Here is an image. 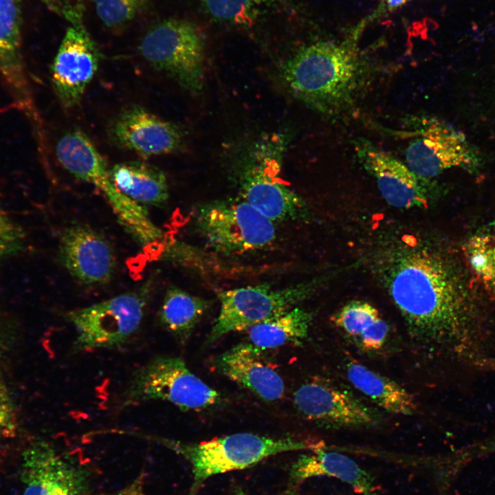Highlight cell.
<instances>
[{
	"mask_svg": "<svg viewBox=\"0 0 495 495\" xmlns=\"http://www.w3.org/2000/svg\"><path fill=\"white\" fill-rule=\"evenodd\" d=\"M298 485L292 484L280 495H296ZM233 495H248L241 489H236Z\"/></svg>",
	"mask_w": 495,
	"mask_h": 495,
	"instance_id": "cell-32",
	"label": "cell"
},
{
	"mask_svg": "<svg viewBox=\"0 0 495 495\" xmlns=\"http://www.w3.org/2000/svg\"><path fill=\"white\" fill-rule=\"evenodd\" d=\"M149 285L100 302L67 312L77 336L75 351L111 349L125 344L142 322L149 297Z\"/></svg>",
	"mask_w": 495,
	"mask_h": 495,
	"instance_id": "cell-8",
	"label": "cell"
},
{
	"mask_svg": "<svg viewBox=\"0 0 495 495\" xmlns=\"http://www.w3.org/2000/svg\"><path fill=\"white\" fill-rule=\"evenodd\" d=\"M346 373L356 389L386 411L411 415L416 410L413 396L390 378L353 360L346 364Z\"/></svg>",
	"mask_w": 495,
	"mask_h": 495,
	"instance_id": "cell-22",
	"label": "cell"
},
{
	"mask_svg": "<svg viewBox=\"0 0 495 495\" xmlns=\"http://www.w3.org/2000/svg\"><path fill=\"white\" fill-rule=\"evenodd\" d=\"M280 142H261L236 175L241 199L273 222L303 220L308 215L306 203L283 181Z\"/></svg>",
	"mask_w": 495,
	"mask_h": 495,
	"instance_id": "cell-7",
	"label": "cell"
},
{
	"mask_svg": "<svg viewBox=\"0 0 495 495\" xmlns=\"http://www.w3.org/2000/svg\"><path fill=\"white\" fill-rule=\"evenodd\" d=\"M384 1L387 8L392 11L404 5L408 0H384Z\"/></svg>",
	"mask_w": 495,
	"mask_h": 495,
	"instance_id": "cell-33",
	"label": "cell"
},
{
	"mask_svg": "<svg viewBox=\"0 0 495 495\" xmlns=\"http://www.w3.org/2000/svg\"><path fill=\"white\" fill-rule=\"evenodd\" d=\"M362 74L352 45L331 41L305 47L288 61L283 71L286 83L297 98L327 113L351 104Z\"/></svg>",
	"mask_w": 495,
	"mask_h": 495,
	"instance_id": "cell-2",
	"label": "cell"
},
{
	"mask_svg": "<svg viewBox=\"0 0 495 495\" xmlns=\"http://www.w3.org/2000/svg\"><path fill=\"white\" fill-rule=\"evenodd\" d=\"M294 404L304 418L328 428H366L379 423L377 414L352 393L319 378L302 384L294 393Z\"/></svg>",
	"mask_w": 495,
	"mask_h": 495,
	"instance_id": "cell-12",
	"label": "cell"
},
{
	"mask_svg": "<svg viewBox=\"0 0 495 495\" xmlns=\"http://www.w3.org/2000/svg\"><path fill=\"white\" fill-rule=\"evenodd\" d=\"M215 364L222 374L265 401L274 402L284 395L282 377L264 360L259 349L249 342L221 354Z\"/></svg>",
	"mask_w": 495,
	"mask_h": 495,
	"instance_id": "cell-18",
	"label": "cell"
},
{
	"mask_svg": "<svg viewBox=\"0 0 495 495\" xmlns=\"http://www.w3.org/2000/svg\"><path fill=\"white\" fill-rule=\"evenodd\" d=\"M312 319L311 313L293 307L248 328L249 343L259 349L300 344L308 336Z\"/></svg>",
	"mask_w": 495,
	"mask_h": 495,
	"instance_id": "cell-23",
	"label": "cell"
},
{
	"mask_svg": "<svg viewBox=\"0 0 495 495\" xmlns=\"http://www.w3.org/2000/svg\"><path fill=\"white\" fill-rule=\"evenodd\" d=\"M147 438L166 446L189 462L193 477L190 495H195L204 483L214 475L251 467L279 453L311 450L322 446L321 442L292 437L273 438L249 432L199 443H184L150 435Z\"/></svg>",
	"mask_w": 495,
	"mask_h": 495,
	"instance_id": "cell-3",
	"label": "cell"
},
{
	"mask_svg": "<svg viewBox=\"0 0 495 495\" xmlns=\"http://www.w3.org/2000/svg\"><path fill=\"white\" fill-rule=\"evenodd\" d=\"M152 400L168 402L182 411H199L219 403L220 395L192 373L182 359L160 355L133 373L120 407Z\"/></svg>",
	"mask_w": 495,
	"mask_h": 495,
	"instance_id": "cell-6",
	"label": "cell"
},
{
	"mask_svg": "<svg viewBox=\"0 0 495 495\" xmlns=\"http://www.w3.org/2000/svg\"><path fill=\"white\" fill-rule=\"evenodd\" d=\"M56 155L69 173L100 189L120 224L138 242L151 245L162 239V230L150 219L144 207L115 186L105 160L84 132L74 129L64 134L57 142Z\"/></svg>",
	"mask_w": 495,
	"mask_h": 495,
	"instance_id": "cell-4",
	"label": "cell"
},
{
	"mask_svg": "<svg viewBox=\"0 0 495 495\" xmlns=\"http://www.w3.org/2000/svg\"><path fill=\"white\" fill-rule=\"evenodd\" d=\"M101 54L83 23L72 24L51 66V81L65 108L76 106L98 70Z\"/></svg>",
	"mask_w": 495,
	"mask_h": 495,
	"instance_id": "cell-13",
	"label": "cell"
},
{
	"mask_svg": "<svg viewBox=\"0 0 495 495\" xmlns=\"http://www.w3.org/2000/svg\"><path fill=\"white\" fill-rule=\"evenodd\" d=\"M115 186L139 204L160 206L168 199V186L164 173L158 167L142 161L115 164L109 169Z\"/></svg>",
	"mask_w": 495,
	"mask_h": 495,
	"instance_id": "cell-21",
	"label": "cell"
},
{
	"mask_svg": "<svg viewBox=\"0 0 495 495\" xmlns=\"http://www.w3.org/2000/svg\"><path fill=\"white\" fill-rule=\"evenodd\" d=\"M23 495H86L88 472L58 454L46 442L36 441L23 453Z\"/></svg>",
	"mask_w": 495,
	"mask_h": 495,
	"instance_id": "cell-14",
	"label": "cell"
},
{
	"mask_svg": "<svg viewBox=\"0 0 495 495\" xmlns=\"http://www.w3.org/2000/svg\"><path fill=\"white\" fill-rule=\"evenodd\" d=\"M58 256L67 272L85 284H105L114 272L116 258L112 247L88 226L72 225L62 232Z\"/></svg>",
	"mask_w": 495,
	"mask_h": 495,
	"instance_id": "cell-16",
	"label": "cell"
},
{
	"mask_svg": "<svg viewBox=\"0 0 495 495\" xmlns=\"http://www.w3.org/2000/svg\"><path fill=\"white\" fill-rule=\"evenodd\" d=\"M406 165L417 175L430 178L452 168H472L478 158L464 134L445 122L428 119L409 142Z\"/></svg>",
	"mask_w": 495,
	"mask_h": 495,
	"instance_id": "cell-11",
	"label": "cell"
},
{
	"mask_svg": "<svg viewBox=\"0 0 495 495\" xmlns=\"http://www.w3.org/2000/svg\"><path fill=\"white\" fill-rule=\"evenodd\" d=\"M388 331V324L380 317L359 337L358 346L366 351H378L385 344Z\"/></svg>",
	"mask_w": 495,
	"mask_h": 495,
	"instance_id": "cell-31",
	"label": "cell"
},
{
	"mask_svg": "<svg viewBox=\"0 0 495 495\" xmlns=\"http://www.w3.org/2000/svg\"><path fill=\"white\" fill-rule=\"evenodd\" d=\"M390 294L413 340L424 346L458 347L463 337L459 298L448 272L433 255L420 251L404 257Z\"/></svg>",
	"mask_w": 495,
	"mask_h": 495,
	"instance_id": "cell-1",
	"label": "cell"
},
{
	"mask_svg": "<svg viewBox=\"0 0 495 495\" xmlns=\"http://www.w3.org/2000/svg\"><path fill=\"white\" fill-rule=\"evenodd\" d=\"M315 286V283L311 282L274 289L262 284L220 292V311L206 344H211L228 333L248 329L295 307L314 291Z\"/></svg>",
	"mask_w": 495,
	"mask_h": 495,
	"instance_id": "cell-10",
	"label": "cell"
},
{
	"mask_svg": "<svg viewBox=\"0 0 495 495\" xmlns=\"http://www.w3.org/2000/svg\"><path fill=\"white\" fill-rule=\"evenodd\" d=\"M326 476L351 485L362 495H378L373 476L349 456L323 446L299 456L291 470L292 484L299 485L305 480Z\"/></svg>",
	"mask_w": 495,
	"mask_h": 495,
	"instance_id": "cell-20",
	"label": "cell"
},
{
	"mask_svg": "<svg viewBox=\"0 0 495 495\" xmlns=\"http://www.w3.org/2000/svg\"><path fill=\"white\" fill-rule=\"evenodd\" d=\"M210 13L217 18L246 23L252 18L260 0H201Z\"/></svg>",
	"mask_w": 495,
	"mask_h": 495,
	"instance_id": "cell-29",
	"label": "cell"
},
{
	"mask_svg": "<svg viewBox=\"0 0 495 495\" xmlns=\"http://www.w3.org/2000/svg\"><path fill=\"white\" fill-rule=\"evenodd\" d=\"M139 49L154 69L165 72L186 91L197 93L202 89L204 43L192 23L164 19L148 29Z\"/></svg>",
	"mask_w": 495,
	"mask_h": 495,
	"instance_id": "cell-9",
	"label": "cell"
},
{
	"mask_svg": "<svg viewBox=\"0 0 495 495\" xmlns=\"http://www.w3.org/2000/svg\"><path fill=\"white\" fill-rule=\"evenodd\" d=\"M360 162L377 182L386 202L396 208L426 206L417 176L402 162L364 139L354 142Z\"/></svg>",
	"mask_w": 495,
	"mask_h": 495,
	"instance_id": "cell-17",
	"label": "cell"
},
{
	"mask_svg": "<svg viewBox=\"0 0 495 495\" xmlns=\"http://www.w3.org/2000/svg\"><path fill=\"white\" fill-rule=\"evenodd\" d=\"M379 311L367 302L354 300L346 303L331 317V321L349 338L357 341L375 320Z\"/></svg>",
	"mask_w": 495,
	"mask_h": 495,
	"instance_id": "cell-26",
	"label": "cell"
},
{
	"mask_svg": "<svg viewBox=\"0 0 495 495\" xmlns=\"http://www.w3.org/2000/svg\"><path fill=\"white\" fill-rule=\"evenodd\" d=\"M209 308L208 300L170 286L160 306V324L181 343H185Z\"/></svg>",
	"mask_w": 495,
	"mask_h": 495,
	"instance_id": "cell-24",
	"label": "cell"
},
{
	"mask_svg": "<svg viewBox=\"0 0 495 495\" xmlns=\"http://www.w3.org/2000/svg\"><path fill=\"white\" fill-rule=\"evenodd\" d=\"M0 74L16 103L32 109V98L21 54V1L0 0Z\"/></svg>",
	"mask_w": 495,
	"mask_h": 495,
	"instance_id": "cell-19",
	"label": "cell"
},
{
	"mask_svg": "<svg viewBox=\"0 0 495 495\" xmlns=\"http://www.w3.org/2000/svg\"><path fill=\"white\" fill-rule=\"evenodd\" d=\"M100 20L108 28L126 25L145 8L149 0H92Z\"/></svg>",
	"mask_w": 495,
	"mask_h": 495,
	"instance_id": "cell-27",
	"label": "cell"
},
{
	"mask_svg": "<svg viewBox=\"0 0 495 495\" xmlns=\"http://www.w3.org/2000/svg\"><path fill=\"white\" fill-rule=\"evenodd\" d=\"M194 222L206 245L224 256L264 250L276 238L275 223L241 198L204 204Z\"/></svg>",
	"mask_w": 495,
	"mask_h": 495,
	"instance_id": "cell-5",
	"label": "cell"
},
{
	"mask_svg": "<svg viewBox=\"0 0 495 495\" xmlns=\"http://www.w3.org/2000/svg\"><path fill=\"white\" fill-rule=\"evenodd\" d=\"M1 349H2V347H1V339H0V359H1V351H2Z\"/></svg>",
	"mask_w": 495,
	"mask_h": 495,
	"instance_id": "cell-34",
	"label": "cell"
},
{
	"mask_svg": "<svg viewBox=\"0 0 495 495\" xmlns=\"http://www.w3.org/2000/svg\"><path fill=\"white\" fill-rule=\"evenodd\" d=\"M18 428L16 411L10 393L0 382V439L16 436Z\"/></svg>",
	"mask_w": 495,
	"mask_h": 495,
	"instance_id": "cell-30",
	"label": "cell"
},
{
	"mask_svg": "<svg viewBox=\"0 0 495 495\" xmlns=\"http://www.w3.org/2000/svg\"><path fill=\"white\" fill-rule=\"evenodd\" d=\"M468 263L478 280L495 290V236L480 235L472 238L465 247Z\"/></svg>",
	"mask_w": 495,
	"mask_h": 495,
	"instance_id": "cell-25",
	"label": "cell"
},
{
	"mask_svg": "<svg viewBox=\"0 0 495 495\" xmlns=\"http://www.w3.org/2000/svg\"><path fill=\"white\" fill-rule=\"evenodd\" d=\"M26 239L23 227L0 207V263L21 252Z\"/></svg>",
	"mask_w": 495,
	"mask_h": 495,
	"instance_id": "cell-28",
	"label": "cell"
},
{
	"mask_svg": "<svg viewBox=\"0 0 495 495\" xmlns=\"http://www.w3.org/2000/svg\"><path fill=\"white\" fill-rule=\"evenodd\" d=\"M109 133L116 146L142 157L177 152L184 142L179 126L140 106L122 111L111 124Z\"/></svg>",
	"mask_w": 495,
	"mask_h": 495,
	"instance_id": "cell-15",
	"label": "cell"
}]
</instances>
